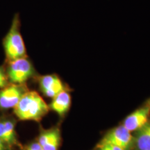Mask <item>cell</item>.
<instances>
[{
	"label": "cell",
	"instance_id": "6da1fadb",
	"mask_svg": "<svg viewBox=\"0 0 150 150\" xmlns=\"http://www.w3.org/2000/svg\"><path fill=\"white\" fill-rule=\"evenodd\" d=\"M13 108L15 114L21 120L40 121L49 110L44 99L35 91L25 92Z\"/></svg>",
	"mask_w": 150,
	"mask_h": 150
},
{
	"label": "cell",
	"instance_id": "7a4b0ae2",
	"mask_svg": "<svg viewBox=\"0 0 150 150\" xmlns=\"http://www.w3.org/2000/svg\"><path fill=\"white\" fill-rule=\"evenodd\" d=\"M4 45L6 57L11 61L26 56L25 45L19 31L18 20L13 22L10 31L5 38Z\"/></svg>",
	"mask_w": 150,
	"mask_h": 150
},
{
	"label": "cell",
	"instance_id": "3957f363",
	"mask_svg": "<svg viewBox=\"0 0 150 150\" xmlns=\"http://www.w3.org/2000/svg\"><path fill=\"white\" fill-rule=\"evenodd\" d=\"M33 69L31 63L25 57L11 61L8 67V77L13 83H24L32 76Z\"/></svg>",
	"mask_w": 150,
	"mask_h": 150
},
{
	"label": "cell",
	"instance_id": "277c9868",
	"mask_svg": "<svg viewBox=\"0 0 150 150\" xmlns=\"http://www.w3.org/2000/svg\"><path fill=\"white\" fill-rule=\"evenodd\" d=\"M133 137L131 132L123 126H120L112 129L99 143V147L104 145H112L121 148L123 150H127L132 143Z\"/></svg>",
	"mask_w": 150,
	"mask_h": 150
},
{
	"label": "cell",
	"instance_id": "5b68a950",
	"mask_svg": "<svg viewBox=\"0 0 150 150\" xmlns=\"http://www.w3.org/2000/svg\"><path fill=\"white\" fill-rule=\"evenodd\" d=\"M24 93L23 88L16 84L4 88L0 91V108H14Z\"/></svg>",
	"mask_w": 150,
	"mask_h": 150
},
{
	"label": "cell",
	"instance_id": "8992f818",
	"mask_svg": "<svg viewBox=\"0 0 150 150\" xmlns=\"http://www.w3.org/2000/svg\"><path fill=\"white\" fill-rule=\"evenodd\" d=\"M149 106L139 108L125 119L123 126L130 132L139 130L149 121Z\"/></svg>",
	"mask_w": 150,
	"mask_h": 150
},
{
	"label": "cell",
	"instance_id": "52a82bcc",
	"mask_svg": "<svg viewBox=\"0 0 150 150\" xmlns=\"http://www.w3.org/2000/svg\"><path fill=\"white\" fill-rule=\"evenodd\" d=\"M40 86L42 93L53 98L64 90L61 80L56 75H46L40 80Z\"/></svg>",
	"mask_w": 150,
	"mask_h": 150
},
{
	"label": "cell",
	"instance_id": "ba28073f",
	"mask_svg": "<svg viewBox=\"0 0 150 150\" xmlns=\"http://www.w3.org/2000/svg\"><path fill=\"white\" fill-rule=\"evenodd\" d=\"M71 97L70 93L65 90L53 97V100L50 104V108L59 115H63L70 107Z\"/></svg>",
	"mask_w": 150,
	"mask_h": 150
},
{
	"label": "cell",
	"instance_id": "9c48e42d",
	"mask_svg": "<svg viewBox=\"0 0 150 150\" xmlns=\"http://www.w3.org/2000/svg\"><path fill=\"white\" fill-rule=\"evenodd\" d=\"M136 146L138 150H150V122L138 130Z\"/></svg>",
	"mask_w": 150,
	"mask_h": 150
},
{
	"label": "cell",
	"instance_id": "30bf717a",
	"mask_svg": "<svg viewBox=\"0 0 150 150\" xmlns=\"http://www.w3.org/2000/svg\"><path fill=\"white\" fill-rule=\"evenodd\" d=\"M60 140H61V137H60L59 130L58 129H54V133L50 139L42 147L43 150H58Z\"/></svg>",
	"mask_w": 150,
	"mask_h": 150
},
{
	"label": "cell",
	"instance_id": "8fae6325",
	"mask_svg": "<svg viewBox=\"0 0 150 150\" xmlns=\"http://www.w3.org/2000/svg\"><path fill=\"white\" fill-rule=\"evenodd\" d=\"M4 127L7 138H8V144L14 143L16 142V132H15L14 124L11 121H5Z\"/></svg>",
	"mask_w": 150,
	"mask_h": 150
},
{
	"label": "cell",
	"instance_id": "7c38bea8",
	"mask_svg": "<svg viewBox=\"0 0 150 150\" xmlns=\"http://www.w3.org/2000/svg\"><path fill=\"white\" fill-rule=\"evenodd\" d=\"M53 133H54V129L53 130L45 131V132H44L43 134L40 135V137H39L38 142V143L40 144L41 146H42V147L45 145L47 142L48 140L50 139V138L52 137Z\"/></svg>",
	"mask_w": 150,
	"mask_h": 150
},
{
	"label": "cell",
	"instance_id": "4fadbf2b",
	"mask_svg": "<svg viewBox=\"0 0 150 150\" xmlns=\"http://www.w3.org/2000/svg\"><path fill=\"white\" fill-rule=\"evenodd\" d=\"M0 139L4 142L8 143V138H7L6 133L4 122H0Z\"/></svg>",
	"mask_w": 150,
	"mask_h": 150
},
{
	"label": "cell",
	"instance_id": "5bb4252c",
	"mask_svg": "<svg viewBox=\"0 0 150 150\" xmlns=\"http://www.w3.org/2000/svg\"><path fill=\"white\" fill-rule=\"evenodd\" d=\"M7 81H6V78L4 73L2 70L0 69V88H5V86H6Z\"/></svg>",
	"mask_w": 150,
	"mask_h": 150
},
{
	"label": "cell",
	"instance_id": "9a60e30c",
	"mask_svg": "<svg viewBox=\"0 0 150 150\" xmlns=\"http://www.w3.org/2000/svg\"><path fill=\"white\" fill-rule=\"evenodd\" d=\"M27 148H29L31 150H43V148L42 147L38 142H33L31 145L29 146Z\"/></svg>",
	"mask_w": 150,
	"mask_h": 150
},
{
	"label": "cell",
	"instance_id": "2e32d148",
	"mask_svg": "<svg viewBox=\"0 0 150 150\" xmlns=\"http://www.w3.org/2000/svg\"><path fill=\"white\" fill-rule=\"evenodd\" d=\"M102 147L105 148V149H106V150H123V149H122L121 148H120L119 147H117V146L112 145H104V146H103V147Z\"/></svg>",
	"mask_w": 150,
	"mask_h": 150
},
{
	"label": "cell",
	"instance_id": "e0dca14e",
	"mask_svg": "<svg viewBox=\"0 0 150 150\" xmlns=\"http://www.w3.org/2000/svg\"><path fill=\"white\" fill-rule=\"evenodd\" d=\"M5 147H4V142L2 140L0 139V149L4 150Z\"/></svg>",
	"mask_w": 150,
	"mask_h": 150
},
{
	"label": "cell",
	"instance_id": "ac0fdd59",
	"mask_svg": "<svg viewBox=\"0 0 150 150\" xmlns=\"http://www.w3.org/2000/svg\"><path fill=\"white\" fill-rule=\"evenodd\" d=\"M148 105H149V106L150 107V99L149 100V102H148Z\"/></svg>",
	"mask_w": 150,
	"mask_h": 150
},
{
	"label": "cell",
	"instance_id": "d6986e66",
	"mask_svg": "<svg viewBox=\"0 0 150 150\" xmlns=\"http://www.w3.org/2000/svg\"><path fill=\"white\" fill-rule=\"evenodd\" d=\"M26 150H31V149H29V148H27V149H26Z\"/></svg>",
	"mask_w": 150,
	"mask_h": 150
}]
</instances>
